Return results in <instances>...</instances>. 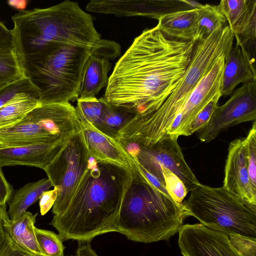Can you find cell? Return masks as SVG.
<instances>
[{"mask_svg": "<svg viewBox=\"0 0 256 256\" xmlns=\"http://www.w3.org/2000/svg\"><path fill=\"white\" fill-rule=\"evenodd\" d=\"M196 43L168 38L157 26L144 30L116 62L102 98L137 114L156 110L180 82Z\"/></svg>", "mask_w": 256, "mask_h": 256, "instance_id": "6da1fadb", "label": "cell"}, {"mask_svg": "<svg viewBox=\"0 0 256 256\" xmlns=\"http://www.w3.org/2000/svg\"><path fill=\"white\" fill-rule=\"evenodd\" d=\"M131 168L90 156L88 168L68 207L54 216L50 223L63 241L90 242L96 236L116 232L132 180Z\"/></svg>", "mask_w": 256, "mask_h": 256, "instance_id": "7a4b0ae2", "label": "cell"}, {"mask_svg": "<svg viewBox=\"0 0 256 256\" xmlns=\"http://www.w3.org/2000/svg\"><path fill=\"white\" fill-rule=\"evenodd\" d=\"M15 50L24 67L60 44L91 48L101 39L92 16L66 0L46 8L19 11L12 16Z\"/></svg>", "mask_w": 256, "mask_h": 256, "instance_id": "3957f363", "label": "cell"}, {"mask_svg": "<svg viewBox=\"0 0 256 256\" xmlns=\"http://www.w3.org/2000/svg\"><path fill=\"white\" fill-rule=\"evenodd\" d=\"M234 38L227 24L197 41L182 78L164 103L154 112L137 114L128 124L127 130L132 140L150 146L168 137L174 120L196 85L219 58L229 54Z\"/></svg>", "mask_w": 256, "mask_h": 256, "instance_id": "277c9868", "label": "cell"}, {"mask_svg": "<svg viewBox=\"0 0 256 256\" xmlns=\"http://www.w3.org/2000/svg\"><path fill=\"white\" fill-rule=\"evenodd\" d=\"M131 159L132 180L116 223V232L134 242L168 240L190 216L186 202L178 203L154 187Z\"/></svg>", "mask_w": 256, "mask_h": 256, "instance_id": "5b68a950", "label": "cell"}, {"mask_svg": "<svg viewBox=\"0 0 256 256\" xmlns=\"http://www.w3.org/2000/svg\"><path fill=\"white\" fill-rule=\"evenodd\" d=\"M90 48L60 44L38 62L24 66L26 76L40 93L42 104L76 100Z\"/></svg>", "mask_w": 256, "mask_h": 256, "instance_id": "8992f818", "label": "cell"}, {"mask_svg": "<svg viewBox=\"0 0 256 256\" xmlns=\"http://www.w3.org/2000/svg\"><path fill=\"white\" fill-rule=\"evenodd\" d=\"M190 216L210 228L228 236L238 235L256 240V205L223 186L198 183L186 202Z\"/></svg>", "mask_w": 256, "mask_h": 256, "instance_id": "52a82bcc", "label": "cell"}, {"mask_svg": "<svg viewBox=\"0 0 256 256\" xmlns=\"http://www.w3.org/2000/svg\"><path fill=\"white\" fill-rule=\"evenodd\" d=\"M80 130L75 108L70 102L40 103L18 123L0 128V148L68 140Z\"/></svg>", "mask_w": 256, "mask_h": 256, "instance_id": "ba28073f", "label": "cell"}, {"mask_svg": "<svg viewBox=\"0 0 256 256\" xmlns=\"http://www.w3.org/2000/svg\"><path fill=\"white\" fill-rule=\"evenodd\" d=\"M90 159L81 130L70 138L60 154L44 170L52 186L57 189L52 209L54 216L61 214L68 207L88 168Z\"/></svg>", "mask_w": 256, "mask_h": 256, "instance_id": "9c48e42d", "label": "cell"}, {"mask_svg": "<svg viewBox=\"0 0 256 256\" xmlns=\"http://www.w3.org/2000/svg\"><path fill=\"white\" fill-rule=\"evenodd\" d=\"M178 139L170 136L150 146L118 142L129 156L150 174L154 176L160 168H166L182 182L188 192L200 182L186 163Z\"/></svg>", "mask_w": 256, "mask_h": 256, "instance_id": "30bf717a", "label": "cell"}, {"mask_svg": "<svg viewBox=\"0 0 256 256\" xmlns=\"http://www.w3.org/2000/svg\"><path fill=\"white\" fill-rule=\"evenodd\" d=\"M256 118V80L236 89L223 104L218 106L205 128L198 132L202 142H209L227 128Z\"/></svg>", "mask_w": 256, "mask_h": 256, "instance_id": "8fae6325", "label": "cell"}, {"mask_svg": "<svg viewBox=\"0 0 256 256\" xmlns=\"http://www.w3.org/2000/svg\"><path fill=\"white\" fill-rule=\"evenodd\" d=\"M178 233L183 256H244L232 244L227 234L200 223L183 224Z\"/></svg>", "mask_w": 256, "mask_h": 256, "instance_id": "7c38bea8", "label": "cell"}, {"mask_svg": "<svg viewBox=\"0 0 256 256\" xmlns=\"http://www.w3.org/2000/svg\"><path fill=\"white\" fill-rule=\"evenodd\" d=\"M228 56L219 58L199 82L174 120L168 136H188V128L197 114L214 96L220 92L224 68Z\"/></svg>", "mask_w": 256, "mask_h": 256, "instance_id": "4fadbf2b", "label": "cell"}, {"mask_svg": "<svg viewBox=\"0 0 256 256\" xmlns=\"http://www.w3.org/2000/svg\"><path fill=\"white\" fill-rule=\"evenodd\" d=\"M120 54V46L114 41L100 39L91 48L83 70L78 98H96L108 84L110 60Z\"/></svg>", "mask_w": 256, "mask_h": 256, "instance_id": "5bb4252c", "label": "cell"}, {"mask_svg": "<svg viewBox=\"0 0 256 256\" xmlns=\"http://www.w3.org/2000/svg\"><path fill=\"white\" fill-rule=\"evenodd\" d=\"M236 39L254 58L256 51V0H222L218 5Z\"/></svg>", "mask_w": 256, "mask_h": 256, "instance_id": "9a60e30c", "label": "cell"}, {"mask_svg": "<svg viewBox=\"0 0 256 256\" xmlns=\"http://www.w3.org/2000/svg\"><path fill=\"white\" fill-rule=\"evenodd\" d=\"M223 187L256 205V190L252 188L248 176L244 139L234 140L229 144Z\"/></svg>", "mask_w": 256, "mask_h": 256, "instance_id": "2e32d148", "label": "cell"}, {"mask_svg": "<svg viewBox=\"0 0 256 256\" xmlns=\"http://www.w3.org/2000/svg\"><path fill=\"white\" fill-rule=\"evenodd\" d=\"M68 140L18 147L0 148V165L2 166H26L44 170L60 154Z\"/></svg>", "mask_w": 256, "mask_h": 256, "instance_id": "e0dca14e", "label": "cell"}, {"mask_svg": "<svg viewBox=\"0 0 256 256\" xmlns=\"http://www.w3.org/2000/svg\"><path fill=\"white\" fill-rule=\"evenodd\" d=\"M78 119L90 156L96 160L132 168V159L118 140L105 135L84 120Z\"/></svg>", "mask_w": 256, "mask_h": 256, "instance_id": "ac0fdd59", "label": "cell"}, {"mask_svg": "<svg viewBox=\"0 0 256 256\" xmlns=\"http://www.w3.org/2000/svg\"><path fill=\"white\" fill-rule=\"evenodd\" d=\"M254 60L244 48L236 44L226 60L220 87L222 96L231 94L241 83L256 80Z\"/></svg>", "mask_w": 256, "mask_h": 256, "instance_id": "d6986e66", "label": "cell"}, {"mask_svg": "<svg viewBox=\"0 0 256 256\" xmlns=\"http://www.w3.org/2000/svg\"><path fill=\"white\" fill-rule=\"evenodd\" d=\"M38 213L26 212L18 218L12 220L8 215L3 226L14 244L20 250L30 256H46L38 243L35 222Z\"/></svg>", "mask_w": 256, "mask_h": 256, "instance_id": "ffe728a7", "label": "cell"}, {"mask_svg": "<svg viewBox=\"0 0 256 256\" xmlns=\"http://www.w3.org/2000/svg\"><path fill=\"white\" fill-rule=\"evenodd\" d=\"M198 7L167 14L158 20V29L167 37L196 42Z\"/></svg>", "mask_w": 256, "mask_h": 256, "instance_id": "44dd1931", "label": "cell"}, {"mask_svg": "<svg viewBox=\"0 0 256 256\" xmlns=\"http://www.w3.org/2000/svg\"><path fill=\"white\" fill-rule=\"evenodd\" d=\"M52 186L48 178H42L14 190L8 202L7 213L10 219L14 220L19 218L40 199L44 192L49 190Z\"/></svg>", "mask_w": 256, "mask_h": 256, "instance_id": "7402d4cb", "label": "cell"}, {"mask_svg": "<svg viewBox=\"0 0 256 256\" xmlns=\"http://www.w3.org/2000/svg\"><path fill=\"white\" fill-rule=\"evenodd\" d=\"M103 100L102 112L94 127L105 135L118 140L120 130L137 113L132 109L115 106L106 102L104 98Z\"/></svg>", "mask_w": 256, "mask_h": 256, "instance_id": "603a6c76", "label": "cell"}, {"mask_svg": "<svg viewBox=\"0 0 256 256\" xmlns=\"http://www.w3.org/2000/svg\"><path fill=\"white\" fill-rule=\"evenodd\" d=\"M40 104L39 99L34 96H22L16 98L0 108V128L18 123Z\"/></svg>", "mask_w": 256, "mask_h": 256, "instance_id": "cb8c5ba5", "label": "cell"}, {"mask_svg": "<svg viewBox=\"0 0 256 256\" xmlns=\"http://www.w3.org/2000/svg\"><path fill=\"white\" fill-rule=\"evenodd\" d=\"M198 10L196 42L206 38L214 30L227 25L226 19L218 5L201 4Z\"/></svg>", "mask_w": 256, "mask_h": 256, "instance_id": "d4e9b609", "label": "cell"}, {"mask_svg": "<svg viewBox=\"0 0 256 256\" xmlns=\"http://www.w3.org/2000/svg\"><path fill=\"white\" fill-rule=\"evenodd\" d=\"M24 76L25 70L16 50L0 54V88Z\"/></svg>", "mask_w": 256, "mask_h": 256, "instance_id": "484cf974", "label": "cell"}, {"mask_svg": "<svg viewBox=\"0 0 256 256\" xmlns=\"http://www.w3.org/2000/svg\"><path fill=\"white\" fill-rule=\"evenodd\" d=\"M28 96L40 100V93L27 76H24L0 88V108L16 98Z\"/></svg>", "mask_w": 256, "mask_h": 256, "instance_id": "4316f807", "label": "cell"}, {"mask_svg": "<svg viewBox=\"0 0 256 256\" xmlns=\"http://www.w3.org/2000/svg\"><path fill=\"white\" fill-rule=\"evenodd\" d=\"M103 108L102 97L100 98L96 97L83 99L78 98L75 109L78 118L95 126L101 116Z\"/></svg>", "mask_w": 256, "mask_h": 256, "instance_id": "83f0119b", "label": "cell"}, {"mask_svg": "<svg viewBox=\"0 0 256 256\" xmlns=\"http://www.w3.org/2000/svg\"><path fill=\"white\" fill-rule=\"evenodd\" d=\"M39 246L46 256H64V247L61 236L46 230L36 228Z\"/></svg>", "mask_w": 256, "mask_h": 256, "instance_id": "f1b7e54d", "label": "cell"}, {"mask_svg": "<svg viewBox=\"0 0 256 256\" xmlns=\"http://www.w3.org/2000/svg\"><path fill=\"white\" fill-rule=\"evenodd\" d=\"M246 148L248 172L250 184L256 190V123L254 122L247 136L244 138Z\"/></svg>", "mask_w": 256, "mask_h": 256, "instance_id": "f546056e", "label": "cell"}, {"mask_svg": "<svg viewBox=\"0 0 256 256\" xmlns=\"http://www.w3.org/2000/svg\"><path fill=\"white\" fill-rule=\"evenodd\" d=\"M221 96L220 92L216 94L200 112L188 128V136L198 132L206 126L216 108L218 106V102Z\"/></svg>", "mask_w": 256, "mask_h": 256, "instance_id": "4dcf8cb0", "label": "cell"}, {"mask_svg": "<svg viewBox=\"0 0 256 256\" xmlns=\"http://www.w3.org/2000/svg\"><path fill=\"white\" fill-rule=\"evenodd\" d=\"M232 244L244 256H256V240L238 235L228 236Z\"/></svg>", "mask_w": 256, "mask_h": 256, "instance_id": "1f68e13d", "label": "cell"}, {"mask_svg": "<svg viewBox=\"0 0 256 256\" xmlns=\"http://www.w3.org/2000/svg\"><path fill=\"white\" fill-rule=\"evenodd\" d=\"M14 34L0 21V54L15 51Z\"/></svg>", "mask_w": 256, "mask_h": 256, "instance_id": "d6a6232c", "label": "cell"}, {"mask_svg": "<svg viewBox=\"0 0 256 256\" xmlns=\"http://www.w3.org/2000/svg\"><path fill=\"white\" fill-rule=\"evenodd\" d=\"M0 256H30L18 250L12 242L8 234H4L0 239Z\"/></svg>", "mask_w": 256, "mask_h": 256, "instance_id": "836d02e7", "label": "cell"}, {"mask_svg": "<svg viewBox=\"0 0 256 256\" xmlns=\"http://www.w3.org/2000/svg\"><path fill=\"white\" fill-rule=\"evenodd\" d=\"M57 196V189L54 188L43 192L40 198L39 206L42 216L46 214L53 206Z\"/></svg>", "mask_w": 256, "mask_h": 256, "instance_id": "e575fe53", "label": "cell"}, {"mask_svg": "<svg viewBox=\"0 0 256 256\" xmlns=\"http://www.w3.org/2000/svg\"><path fill=\"white\" fill-rule=\"evenodd\" d=\"M14 192L12 186L6 178L0 165V206H6Z\"/></svg>", "mask_w": 256, "mask_h": 256, "instance_id": "d590c367", "label": "cell"}, {"mask_svg": "<svg viewBox=\"0 0 256 256\" xmlns=\"http://www.w3.org/2000/svg\"><path fill=\"white\" fill-rule=\"evenodd\" d=\"M78 247L74 256H98L90 242H81Z\"/></svg>", "mask_w": 256, "mask_h": 256, "instance_id": "8d00e7d4", "label": "cell"}, {"mask_svg": "<svg viewBox=\"0 0 256 256\" xmlns=\"http://www.w3.org/2000/svg\"><path fill=\"white\" fill-rule=\"evenodd\" d=\"M28 2L27 0H10L7 2L10 6L18 10V12L26 10Z\"/></svg>", "mask_w": 256, "mask_h": 256, "instance_id": "74e56055", "label": "cell"}, {"mask_svg": "<svg viewBox=\"0 0 256 256\" xmlns=\"http://www.w3.org/2000/svg\"><path fill=\"white\" fill-rule=\"evenodd\" d=\"M6 206H0V239L4 234V229L3 226V222L4 218L8 216Z\"/></svg>", "mask_w": 256, "mask_h": 256, "instance_id": "f35d334b", "label": "cell"}, {"mask_svg": "<svg viewBox=\"0 0 256 256\" xmlns=\"http://www.w3.org/2000/svg\"></svg>", "mask_w": 256, "mask_h": 256, "instance_id": "ab89813d", "label": "cell"}]
</instances>
